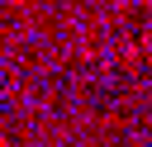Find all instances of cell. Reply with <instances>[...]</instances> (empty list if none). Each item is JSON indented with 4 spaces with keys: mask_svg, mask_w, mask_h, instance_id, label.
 I'll return each mask as SVG.
<instances>
[{
    "mask_svg": "<svg viewBox=\"0 0 152 147\" xmlns=\"http://www.w3.org/2000/svg\"><path fill=\"white\" fill-rule=\"evenodd\" d=\"M0 147H10V142H0Z\"/></svg>",
    "mask_w": 152,
    "mask_h": 147,
    "instance_id": "cell-1",
    "label": "cell"
}]
</instances>
